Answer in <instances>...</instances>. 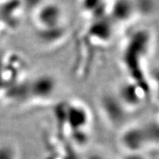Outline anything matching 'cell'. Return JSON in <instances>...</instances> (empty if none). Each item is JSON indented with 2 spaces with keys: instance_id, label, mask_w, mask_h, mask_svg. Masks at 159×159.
Returning <instances> with one entry per match:
<instances>
[{
  "instance_id": "9",
  "label": "cell",
  "mask_w": 159,
  "mask_h": 159,
  "mask_svg": "<svg viewBox=\"0 0 159 159\" xmlns=\"http://www.w3.org/2000/svg\"><path fill=\"white\" fill-rule=\"evenodd\" d=\"M150 85H151V92H155V95L159 102V69L156 70L151 74L150 78Z\"/></svg>"
},
{
  "instance_id": "5",
  "label": "cell",
  "mask_w": 159,
  "mask_h": 159,
  "mask_svg": "<svg viewBox=\"0 0 159 159\" xmlns=\"http://www.w3.org/2000/svg\"><path fill=\"white\" fill-rule=\"evenodd\" d=\"M101 107L106 119L113 126H123L132 112L120 102L117 95H105L101 99Z\"/></svg>"
},
{
  "instance_id": "11",
  "label": "cell",
  "mask_w": 159,
  "mask_h": 159,
  "mask_svg": "<svg viewBox=\"0 0 159 159\" xmlns=\"http://www.w3.org/2000/svg\"><path fill=\"white\" fill-rule=\"evenodd\" d=\"M85 159H108L106 157H104L103 155H101V154H97L94 153L89 155L87 158Z\"/></svg>"
},
{
  "instance_id": "7",
  "label": "cell",
  "mask_w": 159,
  "mask_h": 159,
  "mask_svg": "<svg viewBox=\"0 0 159 159\" xmlns=\"http://www.w3.org/2000/svg\"><path fill=\"white\" fill-rule=\"evenodd\" d=\"M33 86L35 89L34 95L44 99L51 97L55 93V89H56L55 80L48 76L38 78L34 81Z\"/></svg>"
},
{
  "instance_id": "12",
  "label": "cell",
  "mask_w": 159,
  "mask_h": 159,
  "mask_svg": "<svg viewBox=\"0 0 159 159\" xmlns=\"http://www.w3.org/2000/svg\"><path fill=\"white\" fill-rule=\"evenodd\" d=\"M2 21V18H1V16H0V22Z\"/></svg>"
},
{
  "instance_id": "6",
  "label": "cell",
  "mask_w": 159,
  "mask_h": 159,
  "mask_svg": "<svg viewBox=\"0 0 159 159\" xmlns=\"http://www.w3.org/2000/svg\"><path fill=\"white\" fill-rule=\"evenodd\" d=\"M108 12L112 22L124 24L132 22L140 14L141 7L138 6V3L134 2H117L109 7Z\"/></svg>"
},
{
  "instance_id": "1",
  "label": "cell",
  "mask_w": 159,
  "mask_h": 159,
  "mask_svg": "<svg viewBox=\"0 0 159 159\" xmlns=\"http://www.w3.org/2000/svg\"><path fill=\"white\" fill-rule=\"evenodd\" d=\"M153 43L154 34L150 29H138L126 40L121 55L122 64L128 74V80L150 91V76L147 73V64Z\"/></svg>"
},
{
  "instance_id": "10",
  "label": "cell",
  "mask_w": 159,
  "mask_h": 159,
  "mask_svg": "<svg viewBox=\"0 0 159 159\" xmlns=\"http://www.w3.org/2000/svg\"><path fill=\"white\" fill-rule=\"evenodd\" d=\"M121 159H148L143 153H124Z\"/></svg>"
},
{
  "instance_id": "3",
  "label": "cell",
  "mask_w": 159,
  "mask_h": 159,
  "mask_svg": "<svg viewBox=\"0 0 159 159\" xmlns=\"http://www.w3.org/2000/svg\"><path fill=\"white\" fill-rule=\"evenodd\" d=\"M117 97L130 112L136 111L145 103L151 95V91L128 80L119 88Z\"/></svg>"
},
{
  "instance_id": "2",
  "label": "cell",
  "mask_w": 159,
  "mask_h": 159,
  "mask_svg": "<svg viewBox=\"0 0 159 159\" xmlns=\"http://www.w3.org/2000/svg\"><path fill=\"white\" fill-rule=\"evenodd\" d=\"M119 143L125 153H143L151 147L159 146V122L125 126L119 136Z\"/></svg>"
},
{
  "instance_id": "4",
  "label": "cell",
  "mask_w": 159,
  "mask_h": 159,
  "mask_svg": "<svg viewBox=\"0 0 159 159\" xmlns=\"http://www.w3.org/2000/svg\"><path fill=\"white\" fill-rule=\"evenodd\" d=\"M64 11L57 4L49 3L38 8L35 15V22L38 29L43 31H54L62 29Z\"/></svg>"
},
{
  "instance_id": "8",
  "label": "cell",
  "mask_w": 159,
  "mask_h": 159,
  "mask_svg": "<svg viewBox=\"0 0 159 159\" xmlns=\"http://www.w3.org/2000/svg\"><path fill=\"white\" fill-rule=\"evenodd\" d=\"M0 159H17L16 149L8 143L0 144Z\"/></svg>"
}]
</instances>
